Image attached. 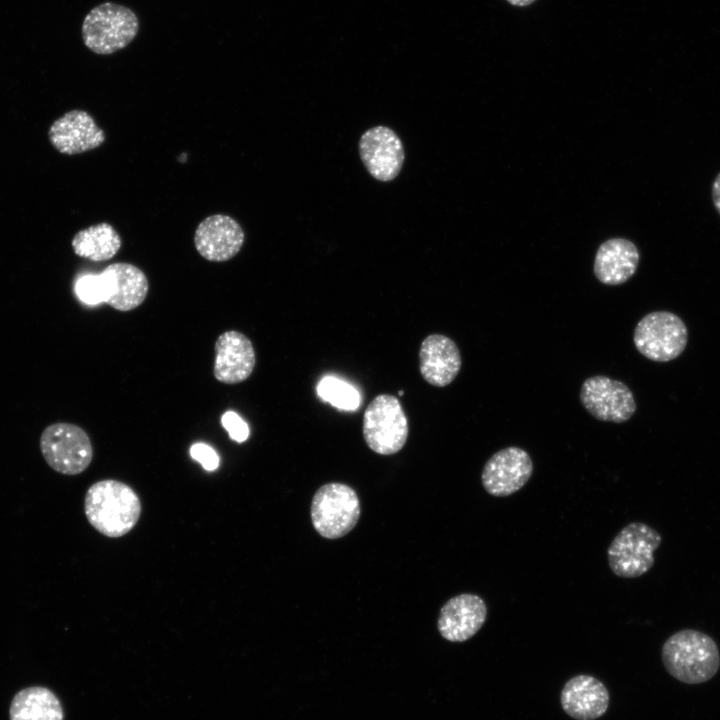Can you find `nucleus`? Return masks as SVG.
<instances>
[{
  "mask_svg": "<svg viewBox=\"0 0 720 720\" xmlns=\"http://www.w3.org/2000/svg\"><path fill=\"white\" fill-rule=\"evenodd\" d=\"M408 419L400 401L393 395L380 394L363 415V437L367 446L381 455L400 451L408 437Z\"/></svg>",
  "mask_w": 720,
  "mask_h": 720,
  "instance_id": "obj_7",
  "label": "nucleus"
},
{
  "mask_svg": "<svg viewBox=\"0 0 720 720\" xmlns=\"http://www.w3.org/2000/svg\"><path fill=\"white\" fill-rule=\"evenodd\" d=\"M103 303L118 311H130L146 299L149 283L145 273L130 263H113L98 274Z\"/></svg>",
  "mask_w": 720,
  "mask_h": 720,
  "instance_id": "obj_12",
  "label": "nucleus"
},
{
  "mask_svg": "<svg viewBox=\"0 0 720 720\" xmlns=\"http://www.w3.org/2000/svg\"><path fill=\"white\" fill-rule=\"evenodd\" d=\"M662 542L660 533L643 522H631L613 538L607 559L610 570L621 578H637L653 566L654 552Z\"/></svg>",
  "mask_w": 720,
  "mask_h": 720,
  "instance_id": "obj_4",
  "label": "nucleus"
},
{
  "mask_svg": "<svg viewBox=\"0 0 720 720\" xmlns=\"http://www.w3.org/2000/svg\"><path fill=\"white\" fill-rule=\"evenodd\" d=\"M639 251L624 238H612L600 245L595 255L594 274L606 285H620L628 281L639 264Z\"/></svg>",
  "mask_w": 720,
  "mask_h": 720,
  "instance_id": "obj_19",
  "label": "nucleus"
},
{
  "mask_svg": "<svg viewBox=\"0 0 720 720\" xmlns=\"http://www.w3.org/2000/svg\"><path fill=\"white\" fill-rule=\"evenodd\" d=\"M358 147L362 163L374 179L389 182L398 176L405 150L394 130L382 125L369 128L361 135Z\"/></svg>",
  "mask_w": 720,
  "mask_h": 720,
  "instance_id": "obj_11",
  "label": "nucleus"
},
{
  "mask_svg": "<svg viewBox=\"0 0 720 720\" xmlns=\"http://www.w3.org/2000/svg\"><path fill=\"white\" fill-rule=\"evenodd\" d=\"M487 605L478 595L463 593L450 598L440 609L437 628L450 642L472 638L487 619Z\"/></svg>",
  "mask_w": 720,
  "mask_h": 720,
  "instance_id": "obj_14",
  "label": "nucleus"
},
{
  "mask_svg": "<svg viewBox=\"0 0 720 720\" xmlns=\"http://www.w3.org/2000/svg\"><path fill=\"white\" fill-rule=\"evenodd\" d=\"M712 201L716 210L720 214V173L716 176L712 184Z\"/></svg>",
  "mask_w": 720,
  "mask_h": 720,
  "instance_id": "obj_25",
  "label": "nucleus"
},
{
  "mask_svg": "<svg viewBox=\"0 0 720 720\" xmlns=\"http://www.w3.org/2000/svg\"><path fill=\"white\" fill-rule=\"evenodd\" d=\"M221 422L232 440L242 443L249 437L248 424L236 412H225L222 415Z\"/></svg>",
  "mask_w": 720,
  "mask_h": 720,
  "instance_id": "obj_23",
  "label": "nucleus"
},
{
  "mask_svg": "<svg viewBox=\"0 0 720 720\" xmlns=\"http://www.w3.org/2000/svg\"><path fill=\"white\" fill-rule=\"evenodd\" d=\"M191 457L199 462L206 471H214L219 466L217 452L207 444L195 443L190 448Z\"/></svg>",
  "mask_w": 720,
  "mask_h": 720,
  "instance_id": "obj_24",
  "label": "nucleus"
},
{
  "mask_svg": "<svg viewBox=\"0 0 720 720\" xmlns=\"http://www.w3.org/2000/svg\"><path fill=\"white\" fill-rule=\"evenodd\" d=\"M580 401L585 410L600 421L622 423L636 411L630 388L623 382L604 375L587 378L580 389Z\"/></svg>",
  "mask_w": 720,
  "mask_h": 720,
  "instance_id": "obj_9",
  "label": "nucleus"
},
{
  "mask_svg": "<svg viewBox=\"0 0 720 720\" xmlns=\"http://www.w3.org/2000/svg\"><path fill=\"white\" fill-rule=\"evenodd\" d=\"M213 374L225 384H237L252 374L256 355L252 342L243 333L229 330L219 335L215 342Z\"/></svg>",
  "mask_w": 720,
  "mask_h": 720,
  "instance_id": "obj_16",
  "label": "nucleus"
},
{
  "mask_svg": "<svg viewBox=\"0 0 720 720\" xmlns=\"http://www.w3.org/2000/svg\"><path fill=\"white\" fill-rule=\"evenodd\" d=\"M564 712L576 720H595L608 709L609 692L598 679L577 675L569 679L560 694Z\"/></svg>",
  "mask_w": 720,
  "mask_h": 720,
  "instance_id": "obj_18",
  "label": "nucleus"
},
{
  "mask_svg": "<svg viewBox=\"0 0 720 720\" xmlns=\"http://www.w3.org/2000/svg\"><path fill=\"white\" fill-rule=\"evenodd\" d=\"M244 239L243 229L234 218L215 214L199 223L194 244L198 253L206 260L224 262L240 251Z\"/></svg>",
  "mask_w": 720,
  "mask_h": 720,
  "instance_id": "obj_13",
  "label": "nucleus"
},
{
  "mask_svg": "<svg viewBox=\"0 0 720 720\" xmlns=\"http://www.w3.org/2000/svg\"><path fill=\"white\" fill-rule=\"evenodd\" d=\"M399 395H401V396H402V395H403V391H399Z\"/></svg>",
  "mask_w": 720,
  "mask_h": 720,
  "instance_id": "obj_27",
  "label": "nucleus"
},
{
  "mask_svg": "<svg viewBox=\"0 0 720 720\" xmlns=\"http://www.w3.org/2000/svg\"><path fill=\"white\" fill-rule=\"evenodd\" d=\"M311 520L315 530L324 538L337 539L348 534L360 517L357 493L343 483H327L314 494Z\"/></svg>",
  "mask_w": 720,
  "mask_h": 720,
  "instance_id": "obj_5",
  "label": "nucleus"
},
{
  "mask_svg": "<svg viewBox=\"0 0 720 720\" xmlns=\"http://www.w3.org/2000/svg\"><path fill=\"white\" fill-rule=\"evenodd\" d=\"M533 468V461L526 450L509 446L497 451L486 461L481 483L489 495L507 497L529 481Z\"/></svg>",
  "mask_w": 720,
  "mask_h": 720,
  "instance_id": "obj_10",
  "label": "nucleus"
},
{
  "mask_svg": "<svg viewBox=\"0 0 720 720\" xmlns=\"http://www.w3.org/2000/svg\"><path fill=\"white\" fill-rule=\"evenodd\" d=\"M317 392L324 401L341 410H356L361 403L359 392L353 386L331 376L319 382Z\"/></svg>",
  "mask_w": 720,
  "mask_h": 720,
  "instance_id": "obj_22",
  "label": "nucleus"
},
{
  "mask_svg": "<svg viewBox=\"0 0 720 720\" xmlns=\"http://www.w3.org/2000/svg\"><path fill=\"white\" fill-rule=\"evenodd\" d=\"M138 29V18L130 8L105 2L85 16L81 32L89 50L108 55L125 48L136 37Z\"/></svg>",
  "mask_w": 720,
  "mask_h": 720,
  "instance_id": "obj_3",
  "label": "nucleus"
},
{
  "mask_svg": "<svg viewBox=\"0 0 720 720\" xmlns=\"http://www.w3.org/2000/svg\"><path fill=\"white\" fill-rule=\"evenodd\" d=\"M40 450L46 463L56 472L77 475L85 471L93 458L87 432L72 423L48 425L40 436Z\"/></svg>",
  "mask_w": 720,
  "mask_h": 720,
  "instance_id": "obj_6",
  "label": "nucleus"
},
{
  "mask_svg": "<svg viewBox=\"0 0 720 720\" xmlns=\"http://www.w3.org/2000/svg\"><path fill=\"white\" fill-rule=\"evenodd\" d=\"M688 340L683 320L668 311H654L636 325L633 341L640 354L649 360L667 362L680 356Z\"/></svg>",
  "mask_w": 720,
  "mask_h": 720,
  "instance_id": "obj_8",
  "label": "nucleus"
},
{
  "mask_svg": "<svg viewBox=\"0 0 720 720\" xmlns=\"http://www.w3.org/2000/svg\"><path fill=\"white\" fill-rule=\"evenodd\" d=\"M462 358L456 343L441 334H431L421 343L419 369L423 379L432 386L449 385L458 375Z\"/></svg>",
  "mask_w": 720,
  "mask_h": 720,
  "instance_id": "obj_17",
  "label": "nucleus"
},
{
  "mask_svg": "<svg viewBox=\"0 0 720 720\" xmlns=\"http://www.w3.org/2000/svg\"><path fill=\"white\" fill-rule=\"evenodd\" d=\"M121 237L109 223H99L78 231L72 238L74 253L101 262L114 257L121 248Z\"/></svg>",
  "mask_w": 720,
  "mask_h": 720,
  "instance_id": "obj_21",
  "label": "nucleus"
},
{
  "mask_svg": "<svg viewBox=\"0 0 720 720\" xmlns=\"http://www.w3.org/2000/svg\"><path fill=\"white\" fill-rule=\"evenodd\" d=\"M509 3L515 6H527L533 3L535 0H507Z\"/></svg>",
  "mask_w": 720,
  "mask_h": 720,
  "instance_id": "obj_26",
  "label": "nucleus"
},
{
  "mask_svg": "<svg viewBox=\"0 0 720 720\" xmlns=\"http://www.w3.org/2000/svg\"><path fill=\"white\" fill-rule=\"evenodd\" d=\"M661 658L667 672L686 684L704 683L720 667L716 642L708 634L694 629L672 634L662 646Z\"/></svg>",
  "mask_w": 720,
  "mask_h": 720,
  "instance_id": "obj_2",
  "label": "nucleus"
},
{
  "mask_svg": "<svg viewBox=\"0 0 720 720\" xmlns=\"http://www.w3.org/2000/svg\"><path fill=\"white\" fill-rule=\"evenodd\" d=\"M48 138L60 153L75 155L99 147L105 141V133L88 112L76 109L51 124Z\"/></svg>",
  "mask_w": 720,
  "mask_h": 720,
  "instance_id": "obj_15",
  "label": "nucleus"
},
{
  "mask_svg": "<svg viewBox=\"0 0 720 720\" xmlns=\"http://www.w3.org/2000/svg\"><path fill=\"white\" fill-rule=\"evenodd\" d=\"M10 720H63V709L56 695L45 687L19 691L10 706Z\"/></svg>",
  "mask_w": 720,
  "mask_h": 720,
  "instance_id": "obj_20",
  "label": "nucleus"
},
{
  "mask_svg": "<svg viewBox=\"0 0 720 720\" xmlns=\"http://www.w3.org/2000/svg\"><path fill=\"white\" fill-rule=\"evenodd\" d=\"M142 505L127 484L105 479L92 484L85 495L84 512L88 522L107 537H121L137 524Z\"/></svg>",
  "mask_w": 720,
  "mask_h": 720,
  "instance_id": "obj_1",
  "label": "nucleus"
}]
</instances>
